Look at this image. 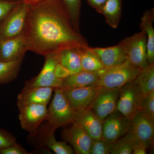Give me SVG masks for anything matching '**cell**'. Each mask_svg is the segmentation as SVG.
Here are the masks:
<instances>
[{
    "label": "cell",
    "instance_id": "obj_1",
    "mask_svg": "<svg viewBox=\"0 0 154 154\" xmlns=\"http://www.w3.org/2000/svg\"><path fill=\"white\" fill-rule=\"evenodd\" d=\"M23 34L28 51L44 56L89 46L87 39L75 30L62 0H42L30 5Z\"/></svg>",
    "mask_w": 154,
    "mask_h": 154
},
{
    "label": "cell",
    "instance_id": "obj_2",
    "mask_svg": "<svg viewBox=\"0 0 154 154\" xmlns=\"http://www.w3.org/2000/svg\"><path fill=\"white\" fill-rule=\"evenodd\" d=\"M143 70L127 60L120 64L99 71L96 85L104 89H119L134 81Z\"/></svg>",
    "mask_w": 154,
    "mask_h": 154
},
{
    "label": "cell",
    "instance_id": "obj_3",
    "mask_svg": "<svg viewBox=\"0 0 154 154\" xmlns=\"http://www.w3.org/2000/svg\"><path fill=\"white\" fill-rule=\"evenodd\" d=\"M53 98L48 108L46 120L51 130L55 132L57 128L72 124L75 110L72 108L63 91L55 88Z\"/></svg>",
    "mask_w": 154,
    "mask_h": 154
},
{
    "label": "cell",
    "instance_id": "obj_4",
    "mask_svg": "<svg viewBox=\"0 0 154 154\" xmlns=\"http://www.w3.org/2000/svg\"><path fill=\"white\" fill-rule=\"evenodd\" d=\"M29 7L21 1L0 23V41L15 38L24 32Z\"/></svg>",
    "mask_w": 154,
    "mask_h": 154
},
{
    "label": "cell",
    "instance_id": "obj_5",
    "mask_svg": "<svg viewBox=\"0 0 154 154\" xmlns=\"http://www.w3.org/2000/svg\"><path fill=\"white\" fill-rule=\"evenodd\" d=\"M143 97L133 81L130 82L119 89L116 110L131 119L140 110Z\"/></svg>",
    "mask_w": 154,
    "mask_h": 154
},
{
    "label": "cell",
    "instance_id": "obj_6",
    "mask_svg": "<svg viewBox=\"0 0 154 154\" xmlns=\"http://www.w3.org/2000/svg\"><path fill=\"white\" fill-rule=\"evenodd\" d=\"M45 62L39 74L25 82L24 89L39 87L60 88L62 79H59L54 74V69L59 62L58 53L50 54L45 56Z\"/></svg>",
    "mask_w": 154,
    "mask_h": 154
},
{
    "label": "cell",
    "instance_id": "obj_7",
    "mask_svg": "<svg viewBox=\"0 0 154 154\" xmlns=\"http://www.w3.org/2000/svg\"><path fill=\"white\" fill-rule=\"evenodd\" d=\"M128 132L135 142L149 147L154 143V121L139 110L130 119Z\"/></svg>",
    "mask_w": 154,
    "mask_h": 154
},
{
    "label": "cell",
    "instance_id": "obj_8",
    "mask_svg": "<svg viewBox=\"0 0 154 154\" xmlns=\"http://www.w3.org/2000/svg\"><path fill=\"white\" fill-rule=\"evenodd\" d=\"M127 38V60L138 68H146L149 64L147 60V37L145 31L141 30Z\"/></svg>",
    "mask_w": 154,
    "mask_h": 154
},
{
    "label": "cell",
    "instance_id": "obj_9",
    "mask_svg": "<svg viewBox=\"0 0 154 154\" xmlns=\"http://www.w3.org/2000/svg\"><path fill=\"white\" fill-rule=\"evenodd\" d=\"M19 119L22 129L29 132H34L42 122L46 120L47 105L31 104L18 107Z\"/></svg>",
    "mask_w": 154,
    "mask_h": 154
},
{
    "label": "cell",
    "instance_id": "obj_10",
    "mask_svg": "<svg viewBox=\"0 0 154 154\" xmlns=\"http://www.w3.org/2000/svg\"><path fill=\"white\" fill-rule=\"evenodd\" d=\"M119 89L100 88L89 109L92 110L102 122L116 109Z\"/></svg>",
    "mask_w": 154,
    "mask_h": 154
},
{
    "label": "cell",
    "instance_id": "obj_11",
    "mask_svg": "<svg viewBox=\"0 0 154 154\" xmlns=\"http://www.w3.org/2000/svg\"><path fill=\"white\" fill-rule=\"evenodd\" d=\"M130 119L116 110L105 119L102 125V138L114 143L128 132Z\"/></svg>",
    "mask_w": 154,
    "mask_h": 154
},
{
    "label": "cell",
    "instance_id": "obj_12",
    "mask_svg": "<svg viewBox=\"0 0 154 154\" xmlns=\"http://www.w3.org/2000/svg\"><path fill=\"white\" fill-rule=\"evenodd\" d=\"M96 84L83 88L62 90L72 108L75 111L89 109L99 92Z\"/></svg>",
    "mask_w": 154,
    "mask_h": 154
},
{
    "label": "cell",
    "instance_id": "obj_13",
    "mask_svg": "<svg viewBox=\"0 0 154 154\" xmlns=\"http://www.w3.org/2000/svg\"><path fill=\"white\" fill-rule=\"evenodd\" d=\"M91 48L99 57L105 68H109L118 65L127 60V37L114 46Z\"/></svg>",
    "mask_w": 154,
    "mask_h": 154
},
{
    "label": "cell",
    "instance_id": "obj_14",
    "mask_svg": "<svg viewBox=\"0 0 154 154\" xmlns=\"http://www.w3.org/2000/svg\"><path fill=\"white\" fill-rule=\"evenodd\" d=\"M72 124L63 131L65 140L70 144L74 153L90 154L92 138L79 125L75 122Z\"/></svg>",
    "mask_w": 154,
    "mask_h": 154
},
{
    "label": "cell",
    "instance_id": "obj_15",
    "mask_svg": "<svg viewBox=\"0 0 154 154\" xmlns=\"http://www.w3.org/2000/svg\"><path fill=\"white\" fill-rule=\"evenodd\" d=\"M73 122L82 126L92 139L102 138L103 122L91 109L75 110Z\"/></svg>",
    "mask_w": 154,
    "mask_h": 154
},
{
    "label": "cell",
    "instance_id": "obj_16",
    "mask_svg": "<svg viewBox=\"0 0 154 154\" xmlns=\"http://www.w3.org/2000/svg\"><path fill=\"white\" fill-rule=\"evenodd\" d=\"M27 51L23 33L15 38L0 41V62L15 60L25 56Z\"/></svg>",
    "mask_w": 154,
    "mask_h": 154
},
{
    "label": "cell",
    "instance_id": "obj_17",
    "mask_svg": "<svg viewBox=\"0 0 154 154\" xmlns=\"http://www.w3.org/2000/svg\"><path fill=\"white\" fill-rule=\"evenodd\" d=\"M55 88L51 87H39L24 89L17 97L18 107L31 104L47 105L49 103Z\"/></svg>",
    "mask_w": 154,
    "mask_h": 154
},
{
    "label": "cell",
    "instance_id": "obj_18",
    "mask_svg": "<svg viewBox=\"0 0 154 154\" xmlns=\"http://www.w3.org/2000/svg\"><path fill=\"white\" fill-rule=\"evenodd\" d=\"M99 72L85 71L73 74L63 79L62 90L83 88L96 84L99 79Z\"/></svg>",
    "mask_w": 154,
    "mask_h": 154
},
{
    "label": "cell",
    "instance_id": "obj_19",
    "mask_svg": "<svg viewBox=\"0 0 154 154\" xmlns=\"http://www.w3.org/2000/svg\"><path fill=\"white\" fill-rule=\"evenodd\" d=\"M154 8L147 10L141 18L140 28L145 31L147 37V60L149 64L154 63Z\"/></svg>",
    "mask_w": 154,
    "mask_h": 154
},
{
    "label": "cell",
    "instance_id": "obj_20",
    "mask_svg": "<svg viewBox=\"0 0 154 154\" xmlns=\"http://www.w3.org/2000/svg\"><path fill=\"white\" fill-rule=\"evenodd\" d=\"M122 2V0H107L100 11L106 23L114 29L117 28L121 18Z\"/></svg>",
    "mask_w": 154,
    "mask_h": 154
},
{
    "label": "cell",
    "instance_id": "obj_21",
    "mask_svg": "<svg viewBox=\"0 0 154 154\" xmlns=\"http://www.w3.org/2000/svg\"><path fill=\"white\" fill-rule=\"evenodd\" d=\"M133 82L143 97L154 92V63L143 69Z\"/></svg>",
    "mask_w": 154,
    "mask_h": 154
},
{
    "label": "cell",
    "instance_id": "obj_22",
    "mask_svg": "<svg viewBox=\"0 0 154 154\" xmlns=\"http://www.w3.org/2000/svg\"><path fill=\"white\" fill-rule=\"evenodd\" d=\"M79 48H67L58 53L59 62L73 74L83 71Z\"/></svg>",
    "mask_w": 154,
    "mask_h": 154
},
{
    "label": "cell",
    "instance_id": "obj_23",
    "mask_svg": "<svg viewBox=\"0 0 154 154\" xmlns=\"http://www.w3.org/2000/svg\"><path fill=\"white\" fill-rule=\"evenodd\" d=\"M79 49L83 71L99 72L105 69L99 57L91 47H79Z\"/></svg>",
    "mask_w": 154,
    "mask_h": 154
},
{
    "label": "cell",
    "instance_id": "obj_24",
    "mask_svg": "<svg viewBox=\"0 0 154 154\" xmlns=\"http://www.w3.org/2000/svg\"><path fill=\"white\" fill-rule=\"evenodd\" d=\"M25 56L11 61L0 62V85L8 84L17 79Z\"/></svg>",
    "mask_w": 154,
    "mask_h": 154
},
{
    "label": "cell",
    "instance_id": "obj_25",
    "mask_svg": "<svg viewBox=\"0 0 154 154\" xmlns=\"http://www.w3.org/2000/svg\"><path fill=\"white\" fill-rule=\"evenodd\" d=\"M54 131H52L48 126L47 131L44 133V144L57 154H73V150L71 146L64 142L58 141L54 136Z\"/></svg>",
    "mask_w": 154,
    "mask_h": 154
},
{
    "label": "cell",
    "instance_id": "obj_26",
    "mask_svg": "<svg viewBox=\"0 0 154 154\" xmlns=\"http://www.w3.org/2000/svg\"><path fill=\"white\" fill-rule=\"evenodd\" d=\"M134 143V140L129 133L128 132L113 143L110 154H132Z\"/></svg>",
    "mask_w": 154,
    "mask_h": 154
},
{
    "label": "cell",
    "instance_id": "obj_27",
    "mask_svg": "<svg viewBox=\"0 0 154 154\" xmlns=\"http://www.w3.org/2000/svg\"><path fill=\"white\" fill-rule=\"evenodd\" d=\"M66 7L72 24L77 32L80 33V17L82 0H62Z\"/></svg>",
    "mask_w": 154,
    "mask_h": 154
},
{
    "label": "cell",
    "instance_id": "obj_28",
    "mask_svg": "<svg viewBox=\"0 0 154 154\" xmlns=\"http://www.w3.org/2000/svg\"><path fill=\"white\" fill-rule=\"evenodd\" d=\"M113 144L103 138L100 140L92 139L90 154H110Z\"/></svg>",
    "mask_w": 154,
    "mask_h": 154
},
{
    "label": "cell",
    "instance_id": "obj_29",
    "mask_svg": "<svg viewBox=\"0 0 154 154\" xmlns=\"http://www.w3.org/2000/svg\"><path fill=\"white\" fill-rule=\"evenodd\" d=\"M139 110L154 121V92L144 96Z\"/></svg>",
    "mask_w": 154,
    "mask_h": 154
},
{
    "label": "cell",
    "instance_id": "obj_30",
    "mask_svg": "<svg viewBox=\"0 0 154 154\" xmlns=\"http://www.w3.org/2000/svg\"><path fill=\"white\" fill-rule=\"evenodd\" d=\"M22 0H0V23Z\"/></svg>",
    "mask_w": 154,
    "mask_h": 154
},
{
    "label": "cell",
    "instance_id": "obj_31",
    "mask_svg": "<svg viewBox=\"0 0 154 154\" xmlns=\"http://www.w3.org/2000/svg\"><path fill=\"white\" fill-rule=\"evenodd\" d=\"M17 143V139L14 135L0 128V150Z\"/></svg>",
    "mask_w": 154,
    "mask_h": 154
},
{
    "label": "cell",
    "instance_id": "obj_32",
    "mask_svg": "<svg viewBox=\"0 0 154 154\" xmlns=\"http://www.w3.org/2000/svg\"><path fill=\"white\" fill-rule=\"evenodd\" d=\"M30 154L23 148L19 144L10 146L0 150V154Z\"/></svg>",
    "mask_w": 154,
    "mask_h": 154
},
{
    "label": "cell",
    "instance_id": "obj_33",
    "mask_svg": "<svg viewBox=\"0 0 154 154\" xmlns=\"http://www.w3.org/2000/svg\"><path fill=\"white\" fill-rule=\"evenodd\" d=\"M54 74L59 79H63L73 74V73L58 62L57 64L54 69Z\"/></svg>",
    "mask_w": 154,
    "mask_h": 154
},
{
    "label": "cell",
    "instance_id": "obj_34",
    "mask_svg": "<svg viewBox=\"0 0 154 154\" xmlns=\"http://www.w3.org/2000/svg\"><path fill=\"white\" fill-rule=\"evenodd\" d=\"M89 5L95 9L98 13H100L102 6L107 0H86Z\"/></svg>",
    "mask_w": 154,
    "mask_h": 154
},
{
    "label": "cell",
    "instance_id": "obj_35",
    "mask_svg": "<svg viewBox=\"0 0 154 154\" xmlns=\"http://www.w3.org/2000/svg\"><path fill=\"white\" fill-rule=\"evenodd\" d=\"M148 148L143 144L136 142L134 141L133 154H146L147 149Z\"/></svg>",
    "mask_w": 154,
    "mask_h": 154
},
{
    "label": "cell",
    "instance_id": "obj_36",
    "mask_svg": "<svg viewBox=\"0 0 154 154\" xmlns=\"http://www.w3.org/2000/svg\"><path fill=\"white\" fill-rule=\"evenodd\" d=\"M22 1H24L25 2L28 3L29 5H31V4L38 2L42 0H22Z\"/></svg>",
    "mask_w": 154,
    "mask_h": 154
},
{
    "label": "cell",
    "instance_id": "obj_37",
    "mask_svg": "<svg viewBox=\"0 0 154 154\" xmlns=\"http://www.w3.org/2000/svg\"><path fill=\"white\" fill-rule=\"evenodd\" d=\"M18 1H19V0H18Z\"/></svg>",
    "mask_w": 154,
    "mask_h": 154
}]
</instances>
